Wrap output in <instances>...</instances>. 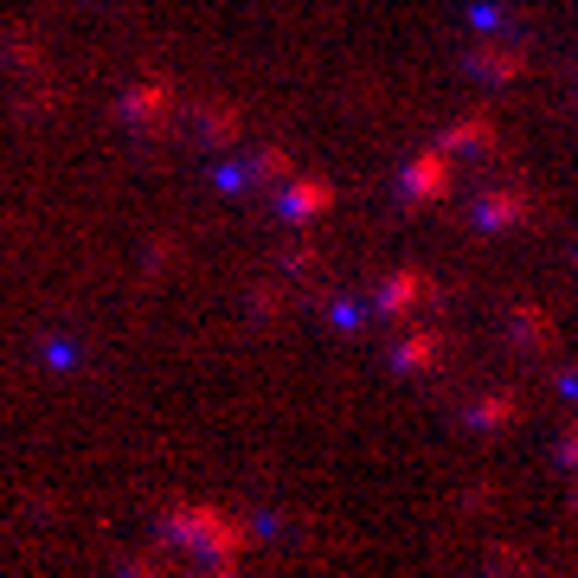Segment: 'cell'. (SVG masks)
Masks as SVG:
<instances>
[{"mask_svg": "<svg viewBox=\"0 0 578 578\" xmlns=\"http://www.w3.org/2000/svg\"><path fill=\"white\" fill-rule=\"evenodd\" d=\"M418 302V277H392L386 284V309H412Z\"/></svg>", "mask_w": 578, "mask_h": 578, "instance_id": "obj_1", "label": "cell"}, {"mask_svg": "<svg viewBox=\"0 0 578 578\" xmlns=\"http://www.w3.org/2000/svg\"><path fill=\"white\" fill-rule=\"evenodd\" d=\"M437 180H443V167H437V161H418V167H412V187H437Z\"/></svg>", "mask_w": 578, "mask_h": 578, "instance_id": "obj_2", "label": "cell"}]
</instances>
